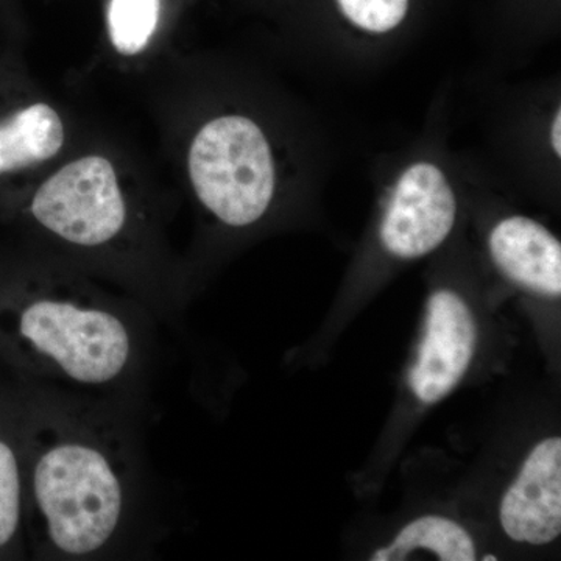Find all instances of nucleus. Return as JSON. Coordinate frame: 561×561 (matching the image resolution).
<instances>
[{
	"label": "nucleus",
	"mask_w": 561,
	"mask_h": 561,
	"mask_svg": "<svg viewBox=\"0 0 561 561\" xmlns=\"http://www.w3.org/2000/svg\"><path fill=\"white\" fill-rule=\"evenodd\" d=\"M187 164L195 195L225 227H253L275 201L278 172L272 146L250 117L231 114L203 125Z\"/></svg>",
	"instance_id": "3"
},
{
	"label": "nucleus",
	"mask_w": 561,
	"mask_h": 561,
	"mask_svg": "<svg viewBox=\"0 0 561 561\" xmlns=\"http://www.w3.org/2000/svg\"><path fill=\"white\" fill-rule=\"evenodd\" d=\"M416 0H327L343 27L365 38H387L411 18Z\"/></svg>",
	"instance_id": "12"
},
{
	"label": "nucleus",
	"mask_w": 561,
	"mask_h": 561,
	"mask_svg": "<svg viewBox=\"0 0 561 561\" xmlns=\"http://www.w3.org/2000/svg\"><path fill=\"white\" fill-rule=\"evenodd\" d=\"M457 220V197L435 162L415 161L394 180L379 238L398 260H419L443 245Z\"/></svg>",
	"instance_id": "5"
},
{
	"label": "nucleus",
	"mask_w": 561,
	"mask_h": 561,
	"mask_svg": "<svg viewBox=\"0 0 561 561\" xmlns=\"http://www.w3.org/2000/svg\"><path fill=\"white\" fill-rule=\"evenodd\" d=\"M28 217L54 241L81 253L103 254L130 238L131 220L113 164L84 157L69 162L33 194Z\"/></svg>",
	"instance_id": "4"
},
{
	"label": "nucleus",
	"mask_w": 561,
	"mask_h": 561,
	"mask_svg": "<svg viewBox=\"0 0 561 561\" xmlns=\"http://www.w3.org/2000/svg\"><path fill=\"white\" fill-rule=\"evenodd\" d=\"M13 382L28 557L106 561L151 556L171 526L140 426L144 401Z\"/></svg>",
	"instance_id": "1"
},
{
	"label": "nucleus",
	"mask_w": 561,
	"mask_h": 561,
	"mask_svg": "<svg viewBox=\"0 0 561 561\" xmlns=\"http://www.w3.org/2000/svg\"><path fill=\"white\" fill-rule=\"evenodd\" d=\"M482 560H493L494 561V560H496V557H494V556L483 557Z\"/></svg>",
	"instance_id": "15"
},
{
	"label": "nucleus",
	"mask_w": 561,
	"mask_h": 561,
	"mask_svg": "<svg viewBox=\"0 0 561 561\" xmlns=\"http://www.w3.org/2000/svg\"><path fill=\"white\" fill-rule=\"evenodd\" d=\"M478 327L467 301L456 291H435L427 302L426 323L409 386L424 404L448 397L470 368Z\"/></svg>",
	"instance_id": "6"
},
{
	"label": "nucleus",
	"mask_w": 561,
	"mask_h": 561,
	"mask_svg": "<svg viewBox=\"0 0 561 561\" xmlns=\"http://www.w3.org/2000/svg\"><path fill=\"white\" fill-rule=\"evenodd\" d=\"M502 530L516 542L542 546L561 534V440L538 443L501 501Z\"/></svg>",
	"instance_id": "7"
},
{
	"label": "nucleus",
	"mask_w": 561,
	"mask_h": 561,
	"mask_svg": "<svg viewBox=\"0 0 561 561\" xmlns=\"http://www.w3.org/2000/svg\"><path fill=\"white\" fill-rule=\"evenodd\" d=\"M424 549L442 561H474L478 559L471 535L459 523L443 516H423L409 523L387 548L379 549L373 561L405 560L412 552Z\"/></svg>",
	"instance_id": "11"
},
{
	"label": "nucleus",
	"mask_w": 561,
	"mask_h": 561,
	"mask_svg": "<svg viewBox=\"0 0 561 561\" xmlns=\"http://www.w3.org/2000/svg\"><path fill=\"white\" fill-rule=\"evenodd\" d=\"M494 265L524 289L546 297L561 294V243L548 228L526 216L505 217L489 236Z\"/></svg>",
	"instance_id": "8"
},
{
	"label": "nucleus",
	"mask_w": 561,
	"mask_h": 561,
	"mask_svg": "<svg viewBox=\"0 0 561 561\" xmlns=\"http://www.w3.org/2000/svg\"><path fill=\"white\" fill-rule=\"evenodd\" d=\"M157 317L57 273L0 276V367L10 379L146 400Z\"/></svg>",
	"instance_id": "2"
},
{
	"label": "nucleus",
	"mask_w": 561,
	"mask_h": 561,
	"mask_svg": "<svg viewBox=\"0 0 561 561\" xmlns=\"http://www.w3.org/2000/svg\"><path fill=\"white\" fill-rule=\"evenodd\" d=\"M549 142H551L552 153L557 158L561 157V110L560 106L553 113L551 128H549Z\"/></svg>",
	"instance_id": "14"
},
{
	"label": "nucleus",
	"mask_w": 561,
	"mask_h": 561,
	"mask_svg": "<svg viewBox=\"0 0 561 561\" xmlns=\"http://www.w3.org/2000/svg\"><path fill=\"white\" fill-rule=\"evenodd\" d=\"M160 16V0H113L108 11L111 41L121 54L135 55L149 44Z\"/></svg>",
	"instance_id": "13"
},
{
	"label": "nucleus",
	"mask_w": 561,
	"mask_h": 561,
	"mask_svg": "<svg viewBox=\"0 0 561 561\" xmlns=\"http://www.w3.org/2000/svg\"><path fill=\"white\" fill-rule=\"evenodd\" d=\"M27 557L20 400L14 382L0 378V560Z\"/></svg>",
	"instance_id": "9"
},
{
	"label": "nucleus",
	"mask_w": 561,
	"mask_h": 561,
	"mask_svg": "<svg viewBox=\"0 0 561 561\" xmlns=\"http://www.w3.org/2000/svg\"><path fill=\"white\" fill-rule=\"evenodd\" d=\"M65 144V127L46 103L22 106L0 117V179L50 160Z\"/></svg>",
	"instance_id": "10"
}]
</instances>
